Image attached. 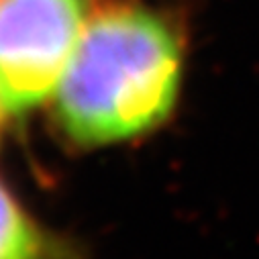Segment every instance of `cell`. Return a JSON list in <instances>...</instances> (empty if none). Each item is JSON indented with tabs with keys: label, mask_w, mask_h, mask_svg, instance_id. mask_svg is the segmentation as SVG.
Instances as JSON below:
<instances>
[{
	"label": "cell",
	"mask_w": 259,
	"mask_h": 259,
	"mask_svg": "<svg viewBox=\"0 0 259 259\" xmlns=\"http://www.w3.org/2000/svg\"><path fill=\"white\" fill-rule=\"evenodd\" d=\"M84 27V0H0V112L55 96Z\"/></svg>",
	"instance_id": "7a4b0ae2"
},
{
	"label": "cell",
	"mask_w": 259,
	"mask_h": 259,
	"mask_svg": "<svg viewBox=\"0 0 259 259\" xmlns=\"http://www.w3.org/2000/svg\"><path fill=\"white\" fill-rule=\"evenodd\" d=\"M184 47L174 27L143 7L110 5L82 31L55 92V112L80 145L141 137L174 112Z\"/></svg>",
	"instance_id": "6da1fadb"
},
{
	"label": "cell",
	"mask_w": 259,
	"mask_h": 259,
	"mask_svg": "<svg viewBox=\"0 0 259 259\" xmlns=\"http://www.w3.org/2000/svg\"><path fill=\"white\" fill-rule=\"evenodd\" d=\"M43 253L39 229L0 184V259H43Z\"/></svg>",
	"instance_id": "3957f363"
}]
</instances>
